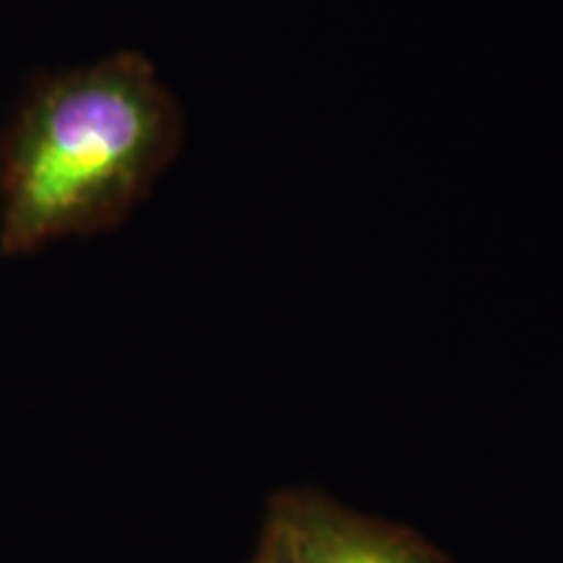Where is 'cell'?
<instances>
[{
    "label": "cell",
    "mask_w": 563,
    "mask_h": 563,
    "mask_svg": "<svg viewBox=\"0 0 563 563\" xmlns=\"http://www.w3.org/2000/svg\"><path fill=\"white\" fill-rule=\"evenodd\" d=\"M183 139L178 97L146 55L45 74L0 131V256L121 228Z\"/></svg>",
    "instance_id": "6da1fadb"
},
{
    "label": "cell",
    "mask_w": 563,
    "mask_h": 563,
    "mask_svg": "<svg viewBox=\"0 0 563 563\" xmlns=\"http://www.w3.org/2000/svg\"><path fill=\"white\" fill-rule=\"evenodd\" d=\"M266 517L282 527L300 563H452L412 527L352 509L306 485L274 493Z\"/></svg>",
    "instance_id": "7a4b0ae2"
},
{
    "label": "cell",
    "mask_w": 563,
    "mask_h": 563,
    "mask_svg": "<svg viewBox=\"0 0 563 563\" xmlns=\"http://www.w3.org/2000/svg\"><path fill=\"white\" fill-rule=\"evenodd\" d=\"M249 563H300L298 555H295L290 540L282 532V527L274 522L272 517L264 514L262 532H258L256 551L249 559Z\"/></svg>",
    "instance_id": "3957f363"
}]
</instances>
